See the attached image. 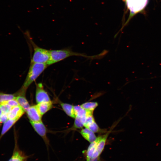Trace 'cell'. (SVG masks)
<instances>
[{"instance_id": "obj_1", "label": "cell", "mask_w": 161, "mask_h": 161, "mask_svg": "<svg viewBox=\"0 0 161 161\" xmlns=\"http://www.w3.org/2000/svg\"><path fill=\"white\" fill-rule=\"evenodd\" d=\"M50 58L48 65L52 64L68 57L75 56H82L92 60V56H88L84 53H80L73 51L69 49L50 50Z\"/></svg>"}, {"instance_id": "obj_2", "label": "cell", "mask_w": 161, "mask_h": 161, "mask_svg": "<svg viewBox=\"0 0 161 161\" xmlns=\"http://www.w3.org/2000/svg\"><path fill=\"white\" fill-rule=\"evenodd\" d=\"M49 65L46 64L31 63L22 88L26 90Z\"/></svg>"}, {"instance_id": "obj_3", "label": "cell", "mask_w": 161, "mask_h": 161, "mask_svg": "<svg viewBox=\"0 0 161 161\" xmlns=\"http://www.w3.org/2000/svg\"><path fill=\"white\" fill-rule=\"evenodd\" d=\"M34 52L31 63L46 64L50 58V50L40 47L32 42Z\"/></svg>"}, {"instance_id": "obj_4", "label": "cell", "mask_w": 161, "mask_h": 161, "mask_svg": "<svg viewBox=\"0 0 161 161\" xmlns=\"http://www.w3.org/2000/svg\"><path fill=\"white\" fill-rule=\"evenodd\" d=\"M148 0H125L130 12V17L142 11L145 7Z\"/></svg>"}, {"instance_id": "obj_5", "label": "cell", "mask_w": 161, "mask_h": 161, "mask_svg": "<svg viewBox=\"0 0 161 161\" xmlns=\"http://www.w3.org/2000/svg\"><path fill=\"white\" fill-rule=\"evenodd\" d=\"M35 99L37 103L51 101L49 95L44 89L42 83L36 84Z\"/></svg>"}, {"instance_id": "obj_6", "label": "cell", "mask_w": 161, "mask_h": 161, "mask_svg": "<svg viewBox=\"0 0 161 161\" xmlns=\"http://www.w3.org/2000/svg\"><path fill=\"white\" fill-rule=\"evenodd\" d=\"M30 122L35 130L42 137L48 146L49 141L47 137L46 128L42 122H34L30 121Z\"/></svg>"}, {"instance_id": "obj_7", "label": "cell", "mask_w": 161, "mask_h": 161, "mask_svg": "<svg viewBox=\"0 0 161 161\" xmlns=\"http://www.w3.org/2000/svg\"><path fill=\"white\" fill-rule=\"evenodd\" d=\"M30 121L38 122L42 121V115L39 113L36 105L30 107L26 111Z\"/></svg>"}, {"instance_id": "obj_8", "label": "cell", "mask_w": 161, "mask_h": 161, "mask_svg": "<svg viewBox=\"0 0 161 161\" xmlns=\"http://www.w3.org/2000/svg\"><path fill=\"white\" fill-rule=\"evenodd\" d=\"M25 112L23 109L20 105L13 107L10 112L7 114L8 118L18 120Z\"/></svg>"}, {"instance_id": "obj_9", "label": "cell", "mask_w": 161, "mask_h": 161, "mask_svg": "<svg viewBox=\"0 0 161 161\" xmlns=\"http://www.w3.org/2000/svg\"><path fill=\"white\" fill-rule=\"evenodd\" d=\"M108 134L109 133H107L105 135L102 136L97 144L96 150L90 160L99 157L104 149Z\"/></svg>"}, {"instance_id": "obj_10", "label": "cell", "mask_w": 161, "mask_h": 161, "mask_svg": "<svg viewBox=\"0 0 161 161\" xmlns=\"http://www.w3.org/2000/svg\"><path fill=\"white\" fill-rule=\"evenodd\" d=\"M102 136L98 137L96 140L91 143L87 150L86 155V161H90V160L96 150L97 144Z\"/></svg>"}, {"instance_id": "obj_11", "label": "cell", "mask_w": 161, "mask_h": 161, "mask_svg": "<svg viewBox=\"0 0 161 161\" xmlns=\"http://www.w3.org/2000/svg\"><path fill=\"white\" fill-rule=\"evenodd\" d=\"M36 106L39 113L42 116L51 109L52 105L51 101L38 103Z\"/></svg>"}, {"instance_id": "obj_12", "label": "cell", "mask_w": 161, "mask_h": 161, "mask_svg": "<svg viewBox=\"0 0 161 161\" xmlns=\"http://www.w3.org/2000/svg\"><path fill=\"white\" fill-rule=\"evenodd\" d=\"M80 133L83 137L90 143L95 141L97 138L94 133L87 128L82 129Z\"/></svg>"}, {"instance_id": "obj_13", "label": "cell", "mask_w": 161, "mask_h": 161, "mask_svg": "<svg viewBox=\"0 0 161 161\" xmlns=\"http://www.w3.org/2000/svg\"><path fill=\"white\" fill-rule=\"evenodd\" d=\"M20 95L16 97V100L19 105L22 107L25 112H26L30 106L25 97V94L19 93Z\"/></svg>"}, {"instance_id": "obj_14", "label": "cell", "mask_w": 161, "mask_h": 161, "mask_svg": "<svg viewBox=\"0 0 161 161\" xmlns=\"http://www.w3.org/2000/svg\"><path fill=\"white\" fill-rule=\"evenodd\" d=\"M60 103L63 110L66 114L71 117L75 118L76 116L74 112L73 106L69 104L62 102H60Z\"/></svg>"}, {"instance_id": "obj_15", "label": "cell", "mask_w": 161, "mask_h": 161, "mask_svg": "<svg viewBox=\"0 0 161 161\" xmlns=\"http://www.w3.org/2000/svg\"><path fill=\"white\" fill-rule=\"evenodd\" d=\"M16 120L8 119L4 123L1 132L2 135H4L17 121Z\"/></svg>"}, {"instance_id": "obj_16", "label": "cell", "mask_w": 161, "mask_h": 161, "mask_svg": "<svg viewBox=\"0 0 161 161\" xmlns=\"http://www.w3.org/2000/svg\"><path fill=\"white\" fill-rule=\"evenodd\" d=\"M82 107L86 110L92 111L98 106V103L95 102H89L83 103L81 105Z\"/></svg>"}, {"instance_id": "obj_17", "label": "cell", "mask_w": 161, "mask_h": 161, "mask_svg": "<svg viewBox=\"0 0 161 161\" xmlns=\"http://www.w3.org/2000/svg\"><path fill=\"white\" fill-rule=\"evenodd\" d=\"M16 97L12 94L0 92V103L13 99H16Z\"/></svg>"}, {"instance_id": "obj_18", "label": "cell", "mask_w": 161, "mask_h": 161, "mask_svg": "<svg viewBox=\"0 0 161 161\" xmlns=\"http://www.w3.org/2000/svg\"><path fill=\"white\" fill-rule=\"evenodd\" d=\"M7 101L0 103V108L2 113L7 114L10 112L12 108L7 104Z\"/></svg>"}, {"instance_id": "obj_19", "label": "cell", "mask_w": 161, "mask_h": 161, "mask_svg": "<svg viewBox=\"0 0 161 161\" xmlns=\"http://www.w3.org/2000/svg\"><path fill=\"white\" fill-rule=\"evenodd\" d=\"M86 128L93 132H97L99 131V128L95 121L89 124Z\"/></svg>"}, {"instance_id": "obj_20", "label": "cell", "mask_w": 161, "mask_h": 161, "mask_svg": "<svg viewBox=\"0 0 161 161\" xmlns=\"http://www.w3.org/2000/svg\"><path fill=\"white\" fill-rule=\"evenodd\" d=\"M83 126L80 119L78 117H76L74 125V127L75 128H80Z\"/></svg>"}, {"instance_id": "obj_21", "label": "cell", "mask_w": 161, "mask_h": 161, "mask_svg": "<svg viewBox=\"0 0 161 161\" xmlns=\"http://www.w3.org/2000/svg\"><path fill=\"white\" fill-rule=\"evenodd\" d=\"M86 113L87 111L82 108L78 112L76 117L80 118L84 116H86Z\"/></svg>"}, {"instance_id": "obj_22", "label": "cell", "mask_w": 161, "mask_h": 161, "mask_svg": "<svg viewBox=\"0 0 161 161\" xmlns=\"http://www.w3.org/2000/svg\"><path fill=\"white\" fill-rule=\"evenodd\" d=\"M7 103L12 107L19 105L16 99H13L7 101Z\"/></svg>"}, {"instance_id": "obj_23", "label": "cell", "mask_w": 161, "mask_h": 161, "mask_svg": "<svg viewBox=\"0 0 161 161\" xmlns=\"http://www.w3.org/2000/svg\"><path fill=\"white\" fill-rule=\"evenodd\" d=\"M8 119L7 114L2 113L0 116V123H4Z\"/></svg>"}, {"instance_id": "obj_24", "label": "cell", "mask_w": 161, "mask_h": 161, "mask_svg": "<svg viewBox=\"0 0 161 161\" xmlns=\"http://www.w3.org/2000/svg\"><path fill=\"white\" fill-rule=\"evenodd\" d=\"M74 110L75 114L76 116L78 112L82 108V107L80 105H76L74 106Z\"/></svg>"}, {"instance_id": "obj_25", "label": "cell", "mask_w": 161, "mask_h": 161, "mask_svg": "<svg viewBox=\"0 0 161 161\" xmlns=\"http://www.w3.org/2000/svg\"><path fill=\"white\" fill-rule=\"evenodd\" d=\"M100 160V157H99L95 159H91L90 161H99Z\"/></svg>"}, {"instance_id": "obj_26", "label": "cell", "mask_w": 161, "mask_h": 161, "mask_svg": "<svg viewBox=\"0 0 161 161\" xmlns=\"http://www.w3.org/2000/svg\"><path fill=\"white\" fill-rule=\"evenodd\" d=\"M2 114V112H1V111L0 109V116L1 115V114Z\"/></svg>"}, {"instance_id": "obj_27", "label": "cell", "mask_w": 161, "mask_h": 161, "mask_svg": "<svg viewBox=\"0 0 161 161\" xmlns=\"http://www.w3.org/2000/svg\"><path fill=\"white\" fill-rule=\"evenodd\" d=\"M8 161H10V160H9Z\"/></svg>"}, {"instance_id": "obj_28", "label": "cell", "mask_w": 161, "mask_h": 161, "mask_svg": "<svg viewBox=\"0 0 161 161\" xmlns=\"http://www.w3.org/2000/svg\"></svg>"}]
</instances>
